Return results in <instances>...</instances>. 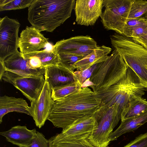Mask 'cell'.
<instances>
[{"label":"cell","mask_w":147,"mask_h":147,"mask_svg":"<svg viewBox=\"0 0 147 147\" xmlns=\"http://www.w3.org/2000/svg\"><path fill=\"white\" fill-rule=\"evenodd\" d=\"M101 99L89 87L54 101L48 120L56 127L65 129L92 117L100 108Z\"/></svg>","instance_id":"cell-1"},{"label":"cell","mask_w":147,"mask_h":147,"mask_svg":"<svg viewBox=\"0 0 147 147\" xmlns=\"http://www.w3.org/2000/svg\"><path fill=\"white\" fill-rule=\"evenodd\" d=\"M75 0H33L28 7V20L41 32H52L70 17Z\"/></svg>","instance_id":"cell-2"},{"label":"cell","mask_w":147,"mask_h":147,"mask_svg":"<svg viewBox=\"0 0 147 147\" xmlns=\"http://www.w3.org/2000/svg\"><path fill=\"white\" fill-rule=\"evenodd\" d=\"M146 90L134 72L127 66L126 73L120 80L97 94L101 99L100 106L109 107L115 105L122 112L134 98L142 97Z\"/></svg>","instance_id":"cell-3"},{"label":"cell","mask_w":147,"mask_h":147,"mask_svg":"<svg viewBox=\"0 0 147 147\" xmlns=\"http://www.w3.org/2000/svg\"><path fill=\"white\" fill-rule=\"evenodd\" d=\"M127 67L118 51L114 49L104 61L96 64L90 78L82 85L89 87L96 94L102 92L124 76Z\"/></svg>","instance_id":"cell-4"},{"label":"cell","mask_w":147,"mask_h":147,"mask_svg":"<svg viewBox=\"0 0 147 147\" xmlns=\"http://www.w3.org/2000/svg\"><path fill=\"white\" fill-rule=\"evenodd\" d=\"M121 113L115 105L109 107L100 106L93 117L97 126L90 134L88 140L96 147H108L109 137L121 119Z\"/></svg>","instance_id":"cell-5"},{"label":"cell","mask_w":147,"mask_h":147,"mask_svg":"<svg viewBox=\"0 0 147 147\" xmlns=\"http://www.w3.org/2000/svg\"><path fill=\"white\" fill-rule=\"evenodd\" d=\"M133 0H103L105 7L100 16L105 28L123 34Z\"/></svg>","instance_id":"cell-6"},{"label":"cell","mask_w":147,"mask_h":147,"mask_svg":"<svg viewBox=\"0 0 147 147\" xmlns=\"http://www.w3.org/2000/svg\"><path fill=\"white\" fill-rule=\"evenodd\" d=\"M20 24L6 16L0 19V62L18 51V36Z\"/></svg>","instance_id":"cell-7"},{"label":"cell","mask_w":147,"mask_h":147,"mask_svg":"<svg viewBox=\"0 0 147 147\" xmlns=\"http://www.w3.org/2000/svg\"><path fill=\"white\" fill-rule=\"evenodd\" d=\"M98 47L90 36H78L57 42L53 45V51L56 54L85 57Z\"/></svg>","instance_id":"cell-8"},{"label":"cell","mask_w":147,"mask_h":147,"mask_svg":"<svg viewBox=\"0 0 147 147\" xmlns=\"http://www.w3.org/2000/svg\"><path fill=\"white\" fill-rule=\"evenodd\" d=\"M2 80L13 84L31 102L38 97L45 82L44 75L22 76L7 71L5 72Z\"/></svg>","instance_id":"cell-9"},{"label":"cell","mask_w":147,"mask_h":147,"mask_svg":"<svg viewBox=\"0 0 147 147\" xmlns=\"http://www.w3.org/2000/svg\"><path fill=\"white\" fill-rule=\"evenodd\" d=\"M52 89L45 82L40 96L36 100L31 102L30 113L37 127L43 126L48 120L54 101L51 96Z\"/></svg>","instance_id":"cell-10"},{"label":"cell","mask_w":147,"mask_h":147,"mask_svg":"<svg viewBox=\"0 0 147 147\" xmlns=\"http://www.w3.org/2000/svg\"><path fill=\"white\" fill-rule=\"evenodd\" d=\"M103 0H76L74 7L76 21L78 24L92 26L100 16Z\"/></svg>","instance_id":"cell-11"},{"label":"cell","mask_w":147,"mask_h":147,"mask_svg":"<svg viewBox=\"0 0 147 147\" xmlns=\"http://www.w3.org/2000/svg\"><path fill=\"white\" fill-rule=\"evenodd\" d=\"M41 32L32 26H27L22 31L18 41V48L22 54L31 56L45 48L49 42Z\"/></svg>","instance_id":"cell-12"},{"label":"cell","mask_w":147,"mask_h":147,"mask_svg":"<svg viewBox=\"0 0 147 147\" xmlns=\"http://www.w3.org/2000/svg\"><path fill=\"white\" fill-rule=\"evenodd\" d=\"M6 71L22 76H38L44 75L45 69H33L28 66L26 57L18 51L4 61Z\"/></svg>","instance_id":"cell-13"},{"label":"cell","mask_w":147,"mask_h":147,"mask_svg":"<svg viewBox=\"0 0 147 147\" xmlns=\"http://www.w3.org/2000/svg\"><path fill=\"white\" fill-rule=\"evenodd\" d=\"M60 63L45 68L44 77L45 82L53 88L77 81L74 72Z\"/></svg>","instance_id":"cell-14"},{"label":"cell","mask_w":147,"mask_h":147,"mask_svg":"<svg viewBox=\"0 0 147 147\" xmlns=\"http://www.w3.org/2000/svg\"><path fill=\"white\" fill-rule=\"evenodd\" d=\"M36 132L35 129L30 130L26 126L18 125L11 127L7 131L1 132L0 134L13 144L19 147L27 146L35 137Z\"/></svg>","instance_id":"cell-15"},{"label":"cell","mask_w":147,"mask_h":147,"mask_svg":"<svg viewBox=\"0 0 147 147\" xmlns=\"http://www.w3.org/2000/svg\"><path fill=\"white\" fill-rule=\"evenodd\" d=\"M90 134L67 137L61 133L49 140V147H96L88 140Z\"/></svg>","instance_id":"cell-16"},{"label":"cell","mask_w":147,"mask_h":147,"mask_svg":"<svg viewBox=\"0 0 147 147\" xmlns=\"http://www.w3.org/2000/svg\"><path fill=\"white\" fill-rule=\"evenodd\" d=\"M16 112L31 116L30 107L22 98L4 95L0 97V123L3 117L9 113Z\"/></svg>","instance_id":"cell-17"},{"label":"cell","mask_w":147,"mask_h":147,"mask_svg":"<svg viewBox=\"0 0 147 147\" xmlns=\"http://www.w3.org/2000/svg\"><path fill=\"white\" fill-rule=\"evenodd\" d=\"M112 50L109 47L104 45L99 46L88 55L75 63L74 68L77 70L84 71L101 62L106 59Z\"/></svg>","instance_id":"cell-18"},{"label":"cell","mask_w":147,"mask_h":147,"mask_svg":"<svg viewBox=\"0 0 147 147\" xmlns=\"http://www.w3.org/2000/svg\"><path fill=\"white\" fill-rule=\"evenodd\" d=\"M118 127L109 137L110 141L116 140L122 135L133 131L147 122V110L141 115L121 121Z\"/></svg>","instance_id":"cell-19"},{"label":"cell","mask_w":147,"mask_h":147,"mask_svg":"<svg viewBox=\"0 0 147 147\" xmlns=\"http://www.w3.org/2000/svg\"><path fill=\"white\" fill-rule=\"evenodd\" d=\"M97 122L92 116L73 123L63 129L61 133L67 137L90 134L96 128Z\"/></svg>","instance_id":"cell-20"},{"label":"cell","mask_w":147,"mask_h":147,"mask_svg":"<svg viewBox=\"0 0 147 147\" xmlns=\"http://www.w3.org/2000/svg\"><path fill=\"white\" fill-rule=\"evenodd\" d=\"M147 110V101L141 97L132 100L123 111L121 121L138 116Z\"/></svg>","instance_id":"cell-21"},{"label":"cell","mask_w":147,"mask_h":147,"mask_svg":"<svg viewBox=\"0 0 147 147\" xmlns=\"http://www.w3.org/2000/svg\"><path fill=\"white\" fill-rule=\"evenodd\" d=\"M82 88V85L78 81L57 87L52 89V98L55 101L78 92Z\"/></svg>","instance_id":"cell-22"},{"label":"cell","mask_w":147,"mask_h":147,"mask_svg":"<svg viewBox=\"0 0 147 147\" xmlns=\"http://www.w3.org/2000/svg\"><path fill=\"white\" fill-rule=\"evenodd\" d=\"M141 19L147 20V1L133 0L127 20Z\"/></svg>","instance_id":"cell-23"},{"label":"cell","mask_w":147,"mask_h":147,"mask_svg":"<svg viewBox=\"0 0 147 147\" xmlns=\"http://www.w3.org/2000/svg\"><path fill=\"white\" fill-rule=\"evenodd\" d=\"M33 0H0V11L28 7Z\"/></svg>","instance_id":"cell-24"},{"label":"cell","mask_w":147,"mask_h":147,"mask_svg":"<svg viewBox=\"0 0 147 147\" xmlns=\"http://www.w3.org/2000/svg\"><path fill=\"white\" fill-rule=\"evenodd\" d=\"M34 55L39 57L43 69L47 66L57 65L60 63L57 55L54 51H49L44 49Z\"/></svg>","instance_id":"cell-25"},{"label":"cell","mask_w":147,"mask_h":147,"mask_svg":"<svg viewBox=\"0 0 147 147\" xmlns=\"http://www.w3.org/2000/svg\"><path fill=\"white\" fill-rule=\"evenodd\" d=\"M147 24V20L141 19L127 20L124 27L123 35L131 37L133 30L137 27Z\"/></svg>","instance_id":"cell-26"},{"label":"cell","mask_w":147,"mask_h":147,"mask_svg":"<svg viewBox=\"0 0 147 147\" xmlns=\"http://www.w3.org/2000/svg\"><path fill=\"white\" fill-rule=\"evenodd\" d=\"M57 55L59 57L60 63L73 71L75 70L74 67L75 63L85 57L81 56Z\"/></svg>","instance_id":"cell-27"},{"label":"cell","mask_w":147,"mask_h":147,"mask_svg":"<svg viewBox=\"0 0 147 147\" xmlns=\"http://www.w3.org/2000/svg\"><path fill=\"white\" fill-rule=\"evenodd\" d=\"M96 64L84 71L77 70L74 72V75L76 80L78 81L82 86L90 78L96 67Z\"/></svg>","instance_id":"cell-28"},{"label":"cell","mask_w":147,"mask_h":147,"mask_svg":"<svg viewBox=\"0 0 147 147\" xmlns=\"http://www.w3.org/2000/svg\"><path fill=\"white\" fill-rule=\"evenodd\" d=\"M27 147H49V141L41 133L37 131L34 138Z\"/></svg>","instance_id":"cell-29"},{"label":"cell","mask_w":147,"mask_h":147,"mask_svg":"<svg viewBox=\"0 0 147 147\" xmlns=\"http://www.w3.org/2000/svg\"><path fill=\"white\" fill-rule=\"evenodd\" d=\"M124 147H147V132L137 136Z\"/></svg>","instance_id":"cell-30"},{"label":"cell","mask_w":147,"mask_h":147,"mask_svg":"<svg viewBox=\"0 0 147 147\" xmlns=\"http://www.w3.org/2000/svg\"><path fill=\"white\" fill-rule=\"evenodd\" d=\"M24 56L27 58L28 65L30 68L33 69H44L38 57L35 55Z\"/></svg>","instance_id":"cell-31"},{"label":"cell","mask_w":147,"mask_h":147,"mask_svg":"<svg viewBox=\"0 0 147 147\" xmlns=\"http://www.w3.org/2000/svg\"><path fill=\"white\" fill-rule=\"evenodd\" d=\"M147 34V24L139 26L132 31L131 37L138 38Z\"/></svg>","instance_id":"cell-32"},{"label":"cell","mask_w":147,"mask_h":147,"mask_svg":"<svg viewBox=\"0 0 147 147\" xmlns=\"http://www.w3.org/2000/svg\"><path fill=\"white\" fill-rule=\"evenodd\" d=\"M133 38L147 49V34L139 38Z\"/></svg>","instance_id":"cell-33"},{"label":"cell","mask_w":147,"mask_h":147,"mask_svg":"<svg viewBox=\"0 0 147 147\" xmlns=\"http://www.w3.org/2000/svg\"><path fill=\"white\" fill-rule=\"evenodd\" d=\"M27 147V146H20V147Z\"/></svg>","instance_id":"cell-34"}]
</instances>
